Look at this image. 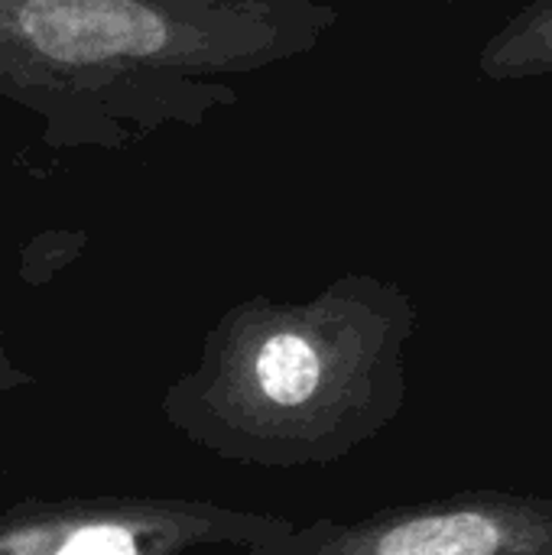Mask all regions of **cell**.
<instances>
[{"label": "cell", "mask_w": 552, "mask_h": 555, "mask_svg": "<svg viewBox=\"0 0 552 555\" xmlns=\"http://www.w3.org/2000/svg\"><path fill=\"white\" fill-rule=\"evenodd\" d=\"M228 555H552V498L468 491L358 524L319 520Z\"/></svg>", "instance_id": "3"}, {"label": "cell", "mask_w": 552, "mask_h": 555, "mask_svg": "<svg viewBox=\"0 0 552 555\" xmlns=\"http://www.w3.org/2000/svg\"><path fill=\"white\" fill-rule=\"evenodd\" d=\"M20 20L36 49L62 62L150 55L166 42V23L137 0H29Z\"/></svg>", "instance_id": "4"}, {"label": "cell", "mask_w": 552, "mask_h": 555, "mask_svg": "<svg viewBox=\"0 0 552 555\" xmlns=\"http://www.w3.org/2000/svg\"><path fill=\"white\" fill-rule=\"evenodd\" d=\"M478 65L491 81L552 75V0H530L511 13L485 42Z\"/></svg>", "instance_id": "5"}, {"label": "cell", "mask_w": 552, "mask_h": 555, "mask_svg": "<svg viewBox=\"0 0 552 555\" xmlns=\"http://www.w3.org/2000/svg\"><path fill=\"white\" fill-rule=\"evenodd\" d=\"M293 524L277 514L172 498L26 501L0 517V555H192L251 550Z\"/></svg>", "instance_id": "2"}, {"label": "cell", "mask_w": 552, "mask_h": 555, "mask_svg": "<svg viewBox=\"0 0 552 555\" xmlns=\"http://www.w3.org/2000/svg\"><path fill=\"white\" fill-rule=\"evenodd\" d=\"M413 302L348 280L306 306L247 302L205 338L198 364L163 397V416L205 452L303 468L351 455L407 403Z\"/></svg>", "instance_id": "1"}]
</instances>
